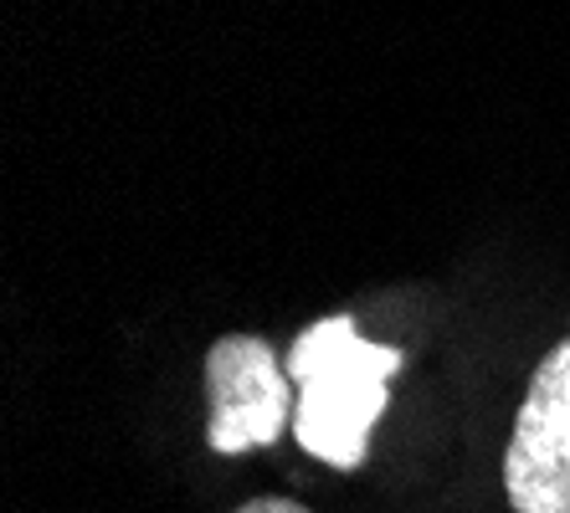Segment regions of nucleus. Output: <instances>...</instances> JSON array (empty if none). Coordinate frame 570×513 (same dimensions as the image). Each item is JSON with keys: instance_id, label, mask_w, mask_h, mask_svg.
<instances>
[{"instance_id": "f257e3e1", "label": "nucleus", "mask_w": 570, "mask_h": 513, "mask_svg": "<svg viewBox=\"0 0 570 513\" xmlns=\"http://www.w3.org/2000/svg\"><path fill=\"white\" fill-rule=\"evenodd\" d=\"M288 381L298 385L293 436L324 467L355 473L371 457V432L391 406V381L406 355L360 334L350 314L308 324L288 349Z\"/></svg>"}, {"instance_id": "f03ea898", "label": "nucleus", "mask_w": 570, "mask_h": 513, "mask_svg": "<svg viewBox=\"0 0 570 513\" xmlns=\"http://www.w3.org/2000/svg\"><path fill=\"white\" fill-rule=\"evenodd\" d=\"M293 381L263 334H226L206 349V447L222 457L273 447L293 422Z\"/></svg>"}, {"instance_id": "7ed1b4c3", "label": "nucleus", "mask_w": 570, "mask_h": 513, "mask_svg": "<svg viewBox=\"0 0 570 513\" xmlns=\"http://www.w3.org/2000/svg\"><path fill=\"white\" fill-rule=\"evenodd\" d=\"M514 513H570V334L534 365L504 452Z\"/></svg>"}, {"instance_id": "20e7f679", "label": "nucleus", "mask_w": 570, "mask_h": 513, "mask_svg": "<svg viewBox=\"0 0 570 513\" xmlns=\"http://www.w3.org/2000/svg\"><path fill=\"white\" fill-rule=\"evenodd\" d=\"M237 513H308V509L293 499H253V503H242Z\"/></svg>"}]
</instances>
